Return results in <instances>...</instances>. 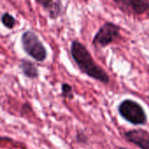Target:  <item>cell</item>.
Wrapping results in <instances>:
<instances>
[{
    "label": "cell",
    "instance_id": "1",
    "mask_svg": "<svg viewBox=\"0 0 149 149\" xmlns=\"http://www.w3.org/2000/svg\"><path fill=\"white\" fill-rule=\"evenodd\" d=\"M70 53L82 73L103 84L110 82V77L107 72L94 61L88 49L79 40L75 39L71 43Z\"/></svg>",
    "mask_w": 149,
    "mask_h": 149
},
{
    "label": "cell",
    "instance_id": "2",
    "mask_svg": "<svg viewBox=\"0 0 149 149\" xmlns=\"http://www.w3.org/2000/svg\"><path fill=\"white\" fill-rule=\"evenodd\" d=\"M20 40L22 48L28 56L40 63L46 60L47 50L36 32L31 30L25 31L21 35Z\"/></svg>",
    "mask_w": 149,
    "mask_h": 149
},
{
    "label": "cell",
    "instance_id": "3",
    "mask_svg": "<svg viewBox=\"0 0 149 149\" xmlns=\"http://www.w3.org/2000/svg\"><path fill=\"white\" fill-rule=\"evenodd\" d=\"M120 116L134 126L145 125L148 121L147 113L142 106L135 100L127 99L118 106Z\"/></svg>",
    "mask_w": 149,
    "mask_h": 149
},
{
    "label": "cell",
    "instance_id": "4",
    "mask_svg": "<svg viewBox=\"0 0 149 149\" xmlns=\"http://www.w3.org/2000/svg\"><path fill=\"white\" fill-rule=\"evenodd\" d=\"M120 35V27L114 23L106 22L96 32L93 38V45L104 48L113 44Z\"/></svg>",
    "mask_w": 149,
    "mask_h": 149
},
{
    "label": "cell",
    "instance_id": "5",
    "mask_svg": "<svg viewBox=\"0 0 149 149\" xmlns=\"http://www.w3.org/2000/svg\"><path fill=\"white\" fill-rule=\"evenodd\" d=\"M113 3L127 15H142L149 11L148 0H114Z\"/></svg>",
    "mask_w": 149,
    "mask_h": 149
},
{
    "label": "cell",
    "instance_id": "6",
    "mask_svg": "<svg viewBox=\"0 0 149 149\" xmlns=\"http://www.w3.org/2000/svg\"><path fill=\"white\" fill-rule=\"evenodd\" d=\"M125 139L141 149H149V132L144 129H132L124 133Z\"/></svg>",
    "mask_w": 149,
    "mask_h": 149
},
{
    "label": "cell",
    "instance_id": "7",
    "mask_svg": "<svg viewBox=\"0 0 149 149\" xmlns=\"http://www.w3.org/2000/svg\"><path fill=\"white\" fill-rule=\"evenodd\" d=\"M36 3L40 4L52 20L57 19L62 13V2L60 0H36Z\"/></svg>",
    "mask_w": 149,
    "mask_h": 149
},
{
    "label": "cell",
    "instance_id": "8",
    "mask_svg": "<svg viewBox=\"0 0 149 149\" xmlns=\"http://www.w3.org/2000/svg\"><path fill=\"white\" fill-rule=\"evenodd\" d=\"M19 68L23 75L28 79H38L39 76V72L37 65L28 59L22 58L19 64Z\"/></svg>",
    "mask_w": 149,
    "mask_h": 149
},
{
    "label": "cell",
    "instance_id": "9",
    "mask_svg": "<svg viewBox=\"0 0 149 149\" xmlns=\"http://www.w3.org/2000/svg\"><path fill=\"white\" fill-rule=\"evenodd\" d=\"M1 22L2 24L9 30H12L17 25V19L8 11L2 14Z\"/></svg>",
    "mask_w": 149,
    "mask_h": 149
},
{
    "label": "cell",
    "instance_id": "10",
    "mask_svg": "<svg viewBox=\"0 0 149 149\" xmlns=\"http://www.w3.org/2000/svg\"><path fill=\"white\" fill-rule=\"evenodd\" d=\"M61 96L66 100H73L74 93L72 86L68 83H62L61 84Z\"/></svg>",
    "mask_w": 149,
    "mask_h": 149
},
{
    "label": "cell",
    "instance_id": "11",
    "mask_svg": "<svg viewBox=\"0 0 149 149\" xmlns=\"http://www.w3.org/2000/svg\"><path fill=\"white\" fill-rule=\"evenodd\" d=\"M76 141L79 144H86L88 142V137L84 132L78 131L76 134Z\"/></svg>",
    "mask_w": 149,
    "mask_h": 149
},
{
    "label": "cell",
    "instance_id": "12",
    "mask_svg": "<svg viewBox=\"0 0 149 149\" xmlns=\"http://www.w3.org/2000/svg\"><path fill=\"white\" fill-rule=\"evenodd\" d=\"M118 149H127V148H122V147H120V148H118Z\"/></svg>",
    "mask_w": 149,
    "mask_h": 149
},
{
    "label": "cell",
    "instance_id": "13",
    "mask_svg": "<svg viewBox=\"0 0 149 149\" xmlns=\"http://www.w3.org/2000/svg\"><path fill=\"white\" fill-rule=\"evenodd\" d=\"M148 99H149V95H148Z\"/></svg>",
    "mask_w": 149,
    "mask_h": 149
}]
</instances>
